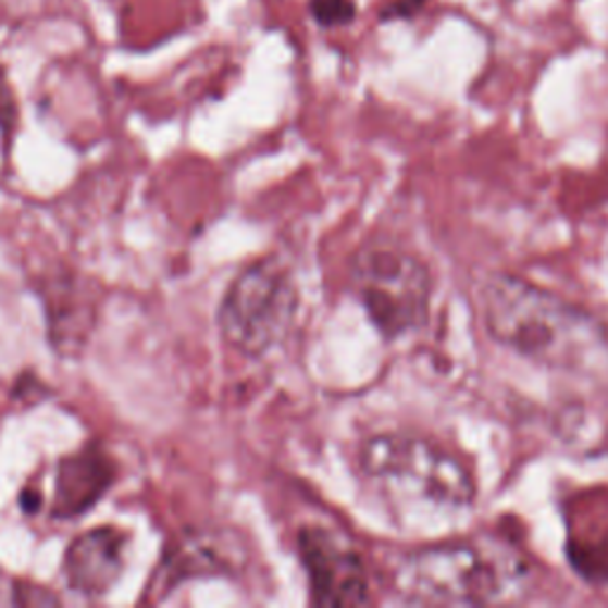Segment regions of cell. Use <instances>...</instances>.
Here are the masks:
<instances>
[{"label": "cell", "mask_w": 608, "mask_h": 608, "mask_svg": "<svg viewBox=\"0 0 608 608\" xmlns=\"http://www.w3.org/2000/svg\"><path fill=\"white\" fill-rule=\"evenodd\" d=\"M369 485L399 511L457 513L475 501V481L457 455L429 437L381 433L359 449Z\"/></svg>", "instance_id": "7a4b0ae2"}, {"label": "cell", "mask_w": 608, "mask_h": 608, "mask_svg": "<svg viewBox=\"0 0 608 608\" xmlns=\"http://www.w3.org/2000/svg\"><path fill=\"white\" fill-rule=\"evenodd\" d=\"M487 333L516 355L554 369H592L608 357V333L587 309L513 274H493L481 288Z\"/></svg>", "instance_id": "6da1fadb"}, {"label": "cell", "mask_w": 608, "mask_h": 608, "mask_svg": "<svg viewBox=\"0 0 608 608\" xmlns=\"http://www.w3.org/2000/svg\"><path fill=\"white\" fill-rule=\"evenodd\" d=\"M307 10L321 29H345L359 15L357 0H307Z\"/></svg>", "instance_id": "8fae6325"}, {"label": "cell", "mask_w": 608, "mask_h": 608, "mask_svg": "<svg viewBox=\"0 0 608 608\" xmlns=\"http://www.w3.org/2000/svg\"><path fill=\"white\" fill-rule=\"evenodd\" d=\"M38 293L46 309L50 345L64 357L79 355L98 317L94 290L72 271H60L58 276L38 286Z\"/></svg>", "instance_id": "30bf717a"}, {"label": "cell", "mask_w": 608, "mask_h": 608, "mask_svg": "<svg viewBox=\"0 0 608 608\" xmlns=\"http://www.w3.org/2000/svg\"><path fill=\"white\" fill-rule=\"evenodd\" d=\"M17 124H20V106H17V96H15V88H12L10 79H8V72L3 64H0V134L3 138L12 140L17 132Z\"/></svg>", "instance_id": "7c38bea8"}, {"label": "cell", "mask_w": 608, "mask_h": 608, "mask_svg": "<svg viewBox=\"0 0 608 608\" xmlns=\"http://www.w3.org/2000/svg\"><path fill=\"white\" fill-rule=\"evenodd\" d=\"M243 547L236 535L222 530H184L166 545L152 590L164 597L178 582L193 578H233L243 568Z\"/></svg>", "instance_id": "52a82bcc"}, {"label": "cell", "mask_w": 608, "mask_h": 608, "mask_svg": "<svg viewBox=\"0 0 608 608\" xmlns=\"http://www.w3.org/2000/svg\"><path fill=\"white\" fill-rule=\"evenodd\" d=\"M431 0H390L385 3L379 12L381 22H399V20H411L417 17L419 12L429 5Z\"/></svg>", "instance_id": "5bb4252c"}, {"label": "cell", "mask_w": 608, "mask_h": 608, "mask_svg": "<svg viewBox=\"0 0 608 608\" xmlns=\"http://www.w3.org/2000/svg\"><path fill=\"white\" fill-rule=\"evenodd\" d=\"M297 556L309 582V601L317 606H367L371 585L367 563L338 533L305 525L297 533Z\"/></svg>", "instance_id": "8992f818"}, {"label": "cell", "mask_w": 608, "mask_h": 608, "mask_svg": "<svg viewBox=\"0 0 608 608\" xmlns=\"http://www.w3.org/2000/svg\"><path fill=\"white\" fill-rule=\"evenodd\" d=\"M300 295L288 266L276 257H264L231 281L219 305V333L243 357L260 359L288 338Z\"/></svg>", "instance_id": "277c9868"}, {"label": "cell", "mask_w": 608, "mask_h": 608, "mask_svg": "<svg viewBox=\"0 0 608 608\" xmlns=\"http://www.w3.org/2000/svg\"><path fill=\"white\" fill-rule=\"evenodd\" d=\"M349 281L373 326L387 340L419 331L431 314L433 278L421 257L395 243H369L349 266Z\"/></svg>", "instance_id": "5b68a950"}, {"label": "cell", "mask_w": 608, "mask_h": 608, "mask_svg": "<svg viewBox=\"0 0 608 608\" xmlns=\"http://www.w3.org/2000/svg\"><path fill=\"white\" fill-rule=\"evenodd\" d=\"M128 533L116 525H98L76 535L62 556V578L67 587L84 599H100L126 568Z\"/></svg>", "instance_id": "ba28073f"}, {"label": "cell", "mask_w": 608, "mask_h": 608, "mask_svg": "<svg viewBox=\"0 0 608 608\" xmlns=\"http://www.w3.org/2000/svg\"><path fill=\"white\" fill-rule=\"evenodd\" d=\"M120 477V466L98 443L64 455L55 469V489L50 516L58 521L82 519L110 493Z\"/></svg>", "instance_id": "9c48e42d"}, {"label": "cell", "mask_w": 608, "mask_h": 608, "mask_svg": "<svg viewBox=\"0 0 608 608\" xmlns=\"http://www.w3.org/2000/svg\"><path fill=\"white\" fill-rule=\"evenodd\" d=\"M12 604L15 606H55V604H60V597L41 585H34V582H15V590H12Z\"/></svg>", "instance_id": "4fadbf2b"}, {"label": "cell", "mask_w": 608, "mask_h": 608, "mask_svg": "<svg viewBox=\"0 0 608 608\" xmlns=\"http://www.w3.org/2000/svg\"><path fill=\"white\" fill-rule=\"evenodd\" d=\"M523 566L511 551L475 539L419 549L397 568V590L413 604H495L513 592Z\"/></svg>", "instance_id": "3957f363"}, {"label": "cell", "mask_w": 608, "mask_h": 608, "mask_svg": "<svg viewBox=\"0 0 608 608\" xmlns=\"http://www.w3.org/2000/svg\"><path fill=\"white\" fill-rule=\"evenodd\" d=\"M38 493H34V489H24L20 501H22V509L27 511V513H34L38 507H41V497H36Z\"/></svg>", "instance_id": "9a60e30c"}]
</instances>
